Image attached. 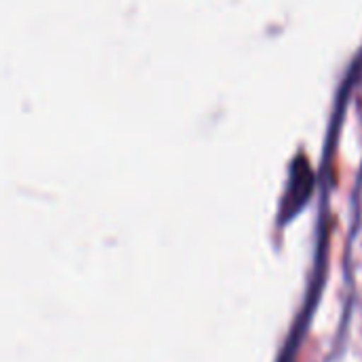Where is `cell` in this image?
<instances>
[{
  "label": "cell",
  "instance_id": "cell-1",
  "mask_svg": "<svg viewBox=\"0 0 362 362\" xmlns=\"http://www.w3.org/2000/svg\"><path fill=\"white\" fill-rule=\"evenodd\" d=\"M312 187H314L312 170H310V165L303 159H299L295 163V170H293L291 189H288L286 204H284V216H293L308 202V197L312 193Z\"/></svg>",
  "mask_w": 362,
  "mask_h": 362
}]
</instances>
